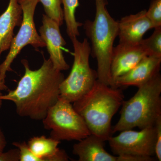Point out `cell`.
<instances>
[{
    "mask_svg": "<svg viewBox=\"0 0 161 161\" xmlns=\"http://www.w3.org/2000/svg\"><path fill=\"white\" fill-rule=\"evenodd\" d=\"M39 69L32 70L26 59L21 60L25 73L14 90L9 91L1 99L12 102L21 117L42 120L48 110L60 97V84L64 79L63 73L56 69L52 61L43 57Z\"/></svg>",
    "mask_w": 161,
    "mask_h": 161,
    "instance_id": "6da1fadb",
    "label": "cell"
},
{
    "mask_svg": "<svg viewBox=\"0 0 161 161\" xmlns=\"http://www.w3.org/2000/svg\"><path fill=\"white\" fill-rule=\"evenodd\" d=\"M124 95L119 88H113L96 80L89 92L73 103L91 134L106 142L112 134L111 122L122 105Z\"/></svg>",
    "mask_w": 161,
    "mask_h": 161,
    "instance_id": "7a4b0ae2",
    "label": "cell"
},
{
    "mask_svg": "<svg viewBox=\"0 0 161 161\" xmlns=\"http://www.w3.org/2000/svg\"><path fill=\"white\" fill-rule=\"evenodd\" d=\"M133 97L124 101L120 118L112 134L137 127L155 126L161 118V76L160 73L141 86Z\"/></svg>",
    "mask_w": 161,
    "mask_h": 161,
    "instance_id": "3957f363",
    "label": "cell"
},
{
    "mask_svg": "<svg viewBox=\"0 0 161 161\" xmlns=\"http://www.w3.org/2000/svg\"><path fill=\"white\" fill-rule=\"evenodd\" d=\"M94 20L84 24L86 34L92 43L91 55L97 60V80L112 87L110 65L114 41L118 36V21L111 16L107 8V0H95Z\"/></svg>",
    "mask_w": 161,
    "mask_h": 161,
    "instance_id": "277c9868",
    "label": "cell"
},
{
    "mask_svg": "<svg viewBox=\"0 0 161 161\" xmlns=\"http://www.w3.org/2000/svg\"><path fill=\"white\" fill-rule=\"evenodd\" d=\"M74 60L71 70L60 86V97L73 103L89 92L98 79L97 71L90 67L91 45L86 39L71 40Z\"/></svg>",
    "mask_w": 161,
    "mask_h": 161,
    "instance_id": "5b68a950",
    "label": "cell"
},
{
    "mask_svg": "<svg viewBox=\"0 0 161 161\" xmlns=\"http://www.w3.org/2000/svg\"><path fill=\"white\" fill-rule=\"evenodd\" d=\"M42 121L44 128L50 130V137L57 140L79 141L91 134L71 103L60 97Z\"/></svg>",
    "mask_w": 161,
    "mask_h": 161,
    "instance_id": "8992f818",
    "label": "cell"
},
{
    "mask_svg": "<svg viewBox=\"0 0 161 161\" xmlns=\"http://www.w3.org/2000/svg\"><path fill=\"white\" fill-rule=\"evenodd\" d=\"M18 2L23 10V22L17 34L13 39L8 55L0 64V92L8 89L5 84L6 73L12 70V64L25 46L31 45L36 49L46 47L37 31L34 22L38 0H18Z\"/></svg>",
    "mask_w": 161,
    "mask_h": 161,
    "instance_id": "52a82bcc",
    "label": "cell"
},
{
    "mask_svg": "<svg viewBox=\"0 0 161 161\" xmlns=\"http://www.w3.org/2000/svg\"><path fill=\"white\" fill-rule=\"evenodd\" d=\"M116 136L108 139L115 155L152 157L155 155V126L145 128L140 131L132 130L120 132Z\"/></svg>",
    "mask_w": 161,
    "mask_h": 161,
    "instance_id": "ba28073f",
    "label": "cell"
},
{
    "mask_svg": "<svg viewBox=\"0 0 161 161\" xmlns=\"http://www.w3.org/2000/svg\"><path fill=\"white\" fill-rule=\"evenodd\" d=\"M42 26L39 30L40 35L44 41L49 59L56 69L62 71L69 69V65L64 57L63 47L66 44L61 34L60 25L46 14L43 15Z\"/></svg>",
    "mask_w": 161,
    "mask_h": 161,
    "instance_id": "9c48e42d",
    "label": "cell"
},
{
    "mask_svg": "<svg viewBox=\"0 0 161 161\" xmlns=\"http://www.w3.org/2000/svg\"><path fill=\"white\" fill-rule=\"evenodd\" d=\"M147 56V52L140 43L135 45L119 43L114 47L110 65L112 87L114 88L117 78L132 69Z\"/></svg>",
    "mask_w": 161,
    "mask_h": 161,
    "instance_id": "30bf717a",
    "label": "cell"
},
{
    "mask_svg": "<svg viewBox=\"0 0 161 161\" xmlns=\"http://www.w3.org/2000/svg\"><path fill=\"white\" fill-rule=\"evenodd\" d=\"M154 28L147 15V10L123 17L118 21L119 43L139 44L148 31Z\"/></svg>",
    "mask_w": 161,
    "mask_h": 161,
    "instance_id": "8fae6325",
    "label": "cell"
},
{
    "mask_svg": "<svg viewBox=\"0 0 161 161\" xmlns=\"http://www.w3.org/2000/svg\"><path fill=\"white\" fill-rule=\"evenodd\" d=\"M161 58L147 56L129 72L119 77L114 88L141 86L160 73Z\"/></svg>",
    "mask_w": 161,
    "mask_h": 161,
    "instance_id": "7c38bea8",
    "label": "cell"
},
{
    "mask_svg": "<svg viewBox=\"0 0 161 161\" xmlns=\"http://www.w3.org/2000/svg\"><path fill=\"white\" fill-rule=\"evenodd\" d=\"M23 19V10L18 0H9L6 10L0 15V58L3 52L9 50L14 28L21 26Z\"/></svg>",
    "mask_w": 161,
    "mask_h": 161,
    "instance_id": "4fadbf2b",
    "label": "cell"
},
{
    "mask_svg": "<svg viewBox=\"0 0 161 161\" xmlns=\"http://www.w3.org/2000/svg\"><path fill=\"white\" fill-rule=\"evenodd\" d=\"M104 141L91 134L73 146V153L79 161H117V156L108 153L104 147Z\"/></svg>",
    "mask_w": 161,
    "mask_h": 161,
    "instance_id": "5bb4252c",
    "label": "cell"
},
{
    "mask_svg": "<svg viewBox=\"0 0 161 161\" xmlns=\"http://www.w3.org/2000/svg\"><path fill=\"white\" fill-rule=\"evenodd\" d=\"M60 142V141L43 135L31 137L27 144L39 161H69L66 152L58 148Z\"/></svg>",
    "mask_w": 161,
    "mask_h": 161,
    "instance_id": "9a60e30c",
    "label": "cell"
},
{
    "mask_svg": "<svg viewBox=\"0 0 161 161\" xmlns=\"http://www.w3.org/2000/svg\"><path fill=\"white\" fill-rule=\"evenodd\" d=\"M64 8V19L66 25V32L71 40L80 35L78 28L83 25L78 22L75 17V12L79 6L78 0H61Z\"/></svg>",
    "mask_w": 161,
    "mask_h": 161,
    "instance_id": "2e32d148",
    "label": "cell"
},
{
    "mask_svg": "<svg viewBox=\"0 0 161 161\" xmlns=\"http://www.w3.org/2000/svg\"><path fill=\"white\" fill-rule=\"evenodd\" d=\"M153 33L140 43L147 52L148 56L161 58V26L154 28Z\"/></svg>",
    "mask_w": 161,
    "mask_h": 161,
    "instance_id": "e0dca14e",
    "label": "cell"
},
{
    "mask_svg": "<svg viewBox=\"0 0 161 161\" xmlns=\"http://www.w3.org/2000/svg\"><path fill=\"white\" fill-rule=\"evenodd\" d=\"M41 3L46 15L62 26L63 24V10L61 7V0H38Z\"/></svg>",
    "mask_w": 161,
    "mask_h": 161,
    "instance_id": "ac0fdd59",
    "label": "cell"
},
{
    "mask_svg": "<svg viewBox=\"0 0 161 161\" xmlns=\"http://www.w3.org/2000/svg\"><path fill=\"white\" fill-rule=\"evenodd\" d=\"M147 15L154 28L161 26V0H152Z\"/></svg>",
    "mask_w": 161,
    "mask_h": 161,
    "instance_id": "d6986e66",
    "label": "cell"
},
{
    "mask_svg": "<svg viewBox=\"0 0 161 161\" xmlns=\"http://www.w3.org/2000/svg\"><path fill=\"white\" fill-rule=\"evenodd\" d=\"M156 133L155 155L158 161H161V118L158 120L155 125Z\"/></svg>",
    "mask_w": 161,
    "mask_h": 161,
    "instance_id": "ffe728a7",
    "label": "cell"
},
{
    "mask_svg": "<svg viewBox=\"0 0 161 161\" xmlns=\"http://www.w3.org/2000/svg\"><path fill=\"white\" fill-rule=\"evenodd\" d=\"M0 161H20L19 151L18 148L0 153Z\"/></svg>",
    "mask_w": 161,
    "mask_h": 161,
    "instance_id": "44dd1931",
    "label": "cell"
},
{
    "mask_svg": "<svg viewBox=\"0 0 161 161\" xmlns=\"http://www.w3.org/2000/svg\"><path fill=\"white\" fill-rule=\"evenodd\" d=\"M117 161H152V157H143L139 156H117Z\"/></svg>",
    "mask_w": 161,
    "mask_h": 161,
    "instance_id": "7402d4cb",
    "label": "cell"
},
{
    "mask_svg": "<svg viewBox=\"0 0 161 161\" xmlns=\"http://www.w3.org/2000/svg\"><path fill=\"white\" fill-rule=\"evenodd\" d=\"M7 142L5 136L0 128V153L4 151V149L6 148Z\"/></svg>",
    "mask_w": 161,
    "mask_h": 161,
    "instance_id": "603a6c76",
    "label": "cell"
},
{
    "mask_svg": "<svg viewBox=\"0 0 161 161\" xmlns=\"http://www.w3.org/2000/svg\"><path fill=\"white\" fill-rule=\"evenodd\" d=\"M3 95L1 92H0V110H1V108H2V105H3V100L1 99V96Z\"/></svg>",
    "mask_w": 161,
    "mask_h": 161,
    "instance_id": "cb8c5ba5",
    "label": "cell"
}]
</instances>
